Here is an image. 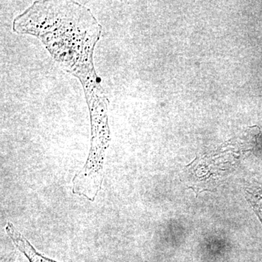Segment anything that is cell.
Listing matches in <instances>:
<instances>
[{
	"instance_id": "7a4b0ae2",
	"label": "cell",
	"mask_w": 262,
	"mask_h": 262,
	"mask_svg": "<svg viewBox=\"0 0 262 262\" xmlns=\"http://www.w3.org/2000/svg\"><path fill=\"white\" fill-rule=\"evenodd\" d=\"M5 232L15 247L27 256L29 262H57L37 252V250L29 243L28 239L19 232L18 229L11 222L7 223L5 226Z\"/></svg>"
},
{
	"instance_id": "6da1fadb",
	"label": "cell",
	"mask_w": 262,
	"mask_h": 262,
	"mask_svg": "<svg viewBox=\"0 0 262 262\" xmlns=\"http://www.w3.org/2000/svg\"><path fill=\"white\" fill-rule=\"evenodd\" d=\"M13 30L40 39L55 61L80 80L91 130H110L108 100L94 63L102 27L91 10L75 1H36L14 18Z\"/></svg>"
}]
</instances>
